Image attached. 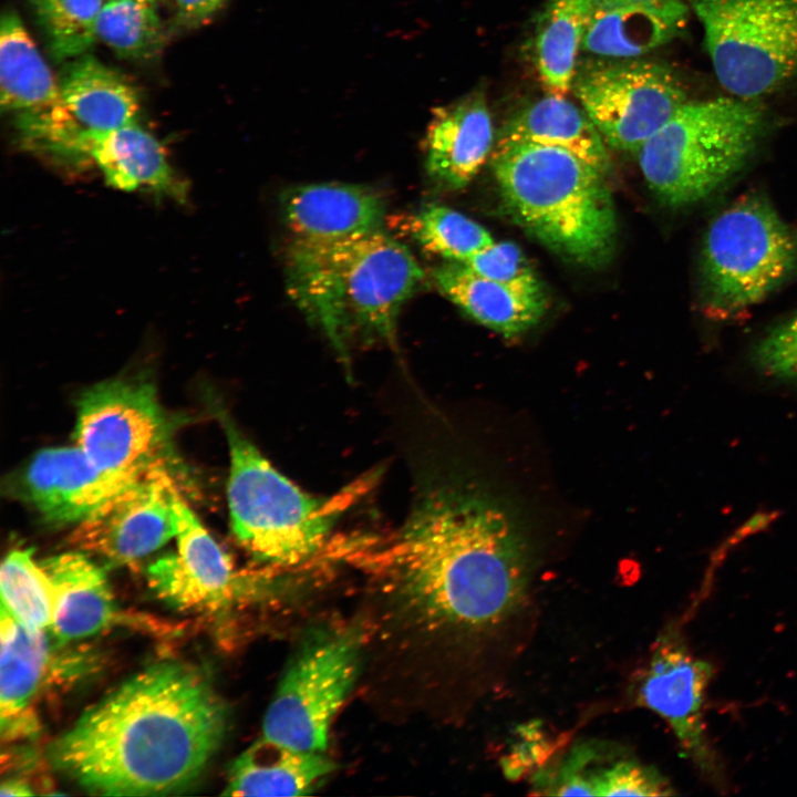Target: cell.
<instances>
[{
  "instance_id": "cell-1",
  "label": "cell",
  "mask_w": 797,
  "mask_h": 797,
  "mask_svg": "<svg viewBox=\"0 0 797 797\" xmlns=\"http://www.w3.org/2000/svg\"><path fill=\"white\" fill-rule=\"evenodd\" d=\"M340 548L394 613L425 635H488L527 598L529 553L518 525L495 499L469 487L425 490L398 529Z\"/></svg>"
},
{
  "instance_id": "cell-2",
  "label": "cell",
  "mask_w": 797,
  "mask_h": 797,
  "mask_svg": "<svg viewBox=\"0 0 797 797\" xmlns=\"http://www.w3.org/2000/svg\"><path fill=\"white\" fill-rule=\"evenodd\" d=\"M205 675L155 663L87 708L49 748L53 766L91 793H178L203 773L227 728Z\"/></svg>"
},
{
  "instance_id": "cell-3",
  "label": "cell",
  "mask_w": 797,
  "mask_h": 797,
  "mask_svg": "<svg viewBox=\"0 0 797 797\" xmlns=\"http://www.w3.org/2000/svg\"><path fill=\"white\" fill-rule=\"evenodd\" d=\"M288 293L348 360L354 340L392 342L400 311L423 280L412 252L383 229L337 240L292 238Z\"/></svg>"
},
{
  "instance_id": "cell-4",
  "label": "cell",
  "mask_w": 797,
  "mask_h": 797,
  "mask_svg": "<svg viewBox=\"0 0 797 797\" xmlns=\"http://www.w3.org/2000/svg\"><path fill=\"white\" fill-rule=\"evenodd\" d=\"M507 213L560 257L587 267L608 262L617 219L603 173L553 146L520 144L491 153Z\"/></svg>"
},
{
  "instance_id": "cell-5",
  "label": "cell",
  "mask_w": 797,
  "mask_h": 797,
  "mask_svg": "<svg viewBox=\"0 0 797 797\" xmlns=\"http://www.w3.org/2000/svg\"><path fill=\"white\" fill-rule=\"evenodd\" d=\"M230 452L228 506L232 531L259 562L296 567L317 556L358 487L332 498L311 496L280 474L219 413Z\"/></svg>"
},
{
  "instance_id": "cell-6",
  "label": "cell",
  "mask_w": 797,
  "mask_h": 797,
  "mask_svg": "<svg viewBox=\"0 0 797 797\" xmlns=\"http://www.w3.org/2000/svg\"><path fill=\"white\" fill-rule=\"evenodd\" d=\"M766 126L755 100L686 102L638 149L649 188L665 205L683 207L716 192L749 159Z\"/></svg>"
},
{
  "instance_id": "cell-7",
  "label": "cell",
  "mask_w": 797,
  "mask_h": 797,
  "mask_svg": "<svg viewBox=\"0 0 797 797\" xmlns=\"http://www.w3.org/2000/svg\"><path fill=\"white\" fill-rule=\"evenodd\" d=\"M700 296L712 319H729L797 273V229L759 193L738 197L711 222L701 253Z\"/></svg>"
},
{
  "instance_id": "cell-8",
  "label": "cell",
  "mask_w": 797,
  "mask_h": 797,
  "mask_svg": "<svg viewBox=\"0 0 797 797\" xmlns=\"http://www.w3.org/2000/svg\"><path fill=\"white\" fill-rule=\"evenodd\" d=\"M714 73L755 100L797 76V0H691Z\"/></svg>"
},
{
  "instance_id": "cell-9",
  "label": "cell",
  "mask_w": 797,
  "mask_h": 797,
  "mask_svg": "<svg viewBox=\"0 0 797 797\" xmlns=\"http://www.w3.org/2000/svg\"><path fill=\"white\" fill-rule=\"evenodd\" d=\"M363 634L328 629L308 638L288 665L263 721V737L306 751H325L331 723L359 672Z\"/></svg>"
},
{
  "instance_id": "cell-10",
  "label": "cell",
  "mask_w": 797,
  "mask_h": 797,
  "mask_svg": "<svg viewBox=\"0 0 797 797\" xmlns=\"http://www.w3.org/2000/svg\"><path fill=\"white\" fill-rule=\"evenodd\" d=\"M572 91L607 145L631 153L687 102L672 69L641 58L577 69Z\"/></svg>"
},
{
  "instance_id": "cell-11",
  "label": "cell",
  "mask_w": 797,
  "mask_h": 797,
  "mask_svg": "<svg viewBox=\"0 0 797 797\" xmlns=\"http://www.w3.org/2000/svg\"><path fill=\"white\" fill-rule=\"evenodd\" d=\"M170 425L152 384L113 380L80 398L75 443L101 469L137 478L166 465Z\"/></svg>"
},
{
  "instance_id": "cell-12",
  "label": "cell",
  "mask_w": 797,
  "mask_h": 797,
  "mask_svg": "<svg viewBox=\"0 0 797 797\" xmlns=\"http://www.w3.org/2000/svg\"><path fill=\"white\" fill-rule=\"evenodd\" d=\"M173 509L177 551L147 569L148 584L159 599L179 611L217 617L268 592L270 577L237 570L178 491Z\"/></svg>"
},
{
  "instance_id": "cell-13",
  "label": "cell",
  "mask_w": 797,
  "mask_h": 797,
  "mask_svg": "<svg viewBox=\"0 0 797 797\" xmlns=\"http://www.w3.org/2000/svg\"><path fill=\"white\" fill-rule=\"evenodd\" d=\"M711 663L696 656L681 631L667 628L656 640L639 682L638 698L672 728L684 757L717 789H725L723 763L704 722Z\"/></svg>"
},
{
  "instance_id": "cell-14",
  "label": "cell",
  "mask_w": 797,
  "mask_h": 797,
  "mask_svg": "<svg viewBox=\"0 0 797 797\" xmlns=\"http://www.w3.org/2000/svg\"><path fill=\"white\" fill-rule=\"evenodd\" d=\"M177 491L167 465L154 467L79 522L71 542L113 563L143 558L176 537Z\"/></svg>"
},
{
  "instance_id": "cell-15",
  "label": "cell",
  "mask_w": 797,
  "mask_h": 797,
  "mask_svg": "<svg viewBox=\"0 0 797 797\" xmlns=\"http://www.w3.org/2000/svg\"><path fill=\"white\" fill-rule=\"evenodd\" d=\"M58 82L69 117L49 142L50 159L81 167L89 162L86 144L92 133L137 122L141 104L136 89L95 56L84 53L68 61Z\"/></svg>"
},
{
  "instance_id": "cell-16",
  "label": "cell",
  "mask_w": 797,
  "mask_h": 797,
  "mask_svg": "<svg viewBox=\"0 0 797 797\" xmlns=\"http://www.w3.org/2000/svg\"><path fill=\"white\" fill-rule=\"evenodd\" d=\"M137 478L101 469L75 445L38 453L23 475V489L46 519L77 525Z\"/></svg>"
},
{
  "instance_id": "cell-17",
  "label": "cell",
  "mask_w": 797,
  "mask_h": 797,
  "mask_svg": "<svg viewBox=\"0 0 797 797\" xmlns=\"http://www.w3.org/2000/svg\"><path fill=\"white\" fill-rule=\"evenodd\" d=\"M495 133L485 94L468 93L432 111L423 151L428 177L439 187L467 186L491 155Z\"/></svg>"
},
{
  "instance_id": "cell-18",
  "label": "cell",
  "mask_w": 797,
  "mask_h": 797,
  "mask_svg": "<svg viewBox=\"0 0 797 797\" xmlns=\"http://www.w3.org/2000/svg\"><path fill=\"white\" fill-rule=\"evenodd\" d=\"M284 224L293 238L337 240L383 229L385 201L375 189L346 183L287 188L280 195Z\"/></svg>"
},
{
  "instance_id": "cell-19",
  "label": "cell",
  "mask_w": 797,
  "mask_h": 797,
  "mask_svg": "<svg viewBox=\"0 0 797 797\" xmlns=\"http://www.w3.org/2000/svg\"><path fill=\"white\" fill-rule=\"evenodd\" d=\"M681 0H593L581 51L607 60L639 59L684 28Z\"/></svg>"
},
{
  "instance_id": "cell-20",
  "label": "cell",
  "mask_w": 797,
  "mask_h": 797,
  "mask_svg": "<svg viewBox=\"0 0 797 797\" xmlns=\"http://www.w3.org/2000/svg\"><path fill=\"white\" fill-rule=\"evenodd\" d=\"M432 276L437 289L453 303L480 324L505 335L534 327L546 310L542 286L503 283L455 261L436 267Z\"/></svg>"
},
{
  "instance_id": "cell-21",
  "label": "cell",
  "mask_w": 797,
  "mask_h": 797,
  "mask_svg": "<svg viewBox=\"0 0 797 797\" xmlns=\"http://www.w3.org/2000/svg\"><path fill=\"white\" fill-rule=\"evenodd\" d=\"M520 144L559 147L603 174L610 169L600 132L581 106L563 96L547 94L516 112L500 127L491 153Z\"/></svg>"
},
{
  "instance_id": "cell-22",
  "label": "cell",
  "mask_w": 797,
  "mask_h": 797,
  "mask_svg": "<svg viewBox=\"0 0 797 797\" xmlns=\"http://www.w3.org/2000/svg\"><path fill=\"white\" fill-rule=\"evenodd\" d=\"M55 592L51 629L61 642L94 635L116 619L115 602L104 571L82 551L40 562Z\"/></svg>"
},
{
  "instance_id": "cell-23",
  "label": "cell",
  "mask_w": 797,
  "mask_h": 797,
  "mask_svg": "<svg viewBox=\"0 0 797 797\" xmlns=\"http://www.w3.org/2000/svg\"><path fill=\"white\" fill-rule=\"evenodd\" d=\"M89 156L108 186L151 192L179 201L186 198V185L167 161L162 144L137 123L93 133Z\"/></svg>"
},
{
  "instance_id": "cell-24",
  "label": "cell",
  "mask_w": 797,
  "mask_h": 797,
  "mask_svg": "<svg viewBox=\"0 0 797 797\" xmlns=\"http://www.w3.org/2000/svg\"><path fill=\"white\" fill-rule=\"evenodd\" d=\"M0 717L2 738L37 728L30 703L48 673L51 654L44 630L24 625L1 607Z\"/></svg>"
},
{
  "instance_id": "cell-25",
  "label": "cell",
  "mask_w": 797,
  "mask_h": 797,
  "mask_svg": "<svg viewBox=\"0 0 797 797\" xmlns=\"http://www.w3.org/2000/svg\"><path fill=\"white\" fill-rule=\"evenodd\" d=\"M0 103L15 121L63 106L58 76L13 10H4L0 22Z\"/></svg>"
},
{
  "instance_id": "cell-26",
  "label": "cell",
  "mask_w": 797,
  "mask_h": 797,
  "mask_svg": "<svg viewBox=\"0 0 797 797\" xmlns=\"http://www.w3.org/2000/svg\"><path fill=\"white\" fill-rule=\"evenodd\" d=\"M334 767L322 753L296 749L262 736L231 765L224 795H309Z\"/></svg>"
},
{
  "instance_id": "cell-27",
  "label": "cell",
  "mask_w": 797,
  "mask_h": 797,
  "mask_svg": "<svg viewBox=\"0 0 797 797\" xmlns=\"http://www.w3.org/2000/svg\"><path fill=\"white\" fill-rule=\"evenodd\" d=\"M593 0H549L538 17L535 63L547 94L567 97L572 91Z\"/></svg>"
},
{
  "instance_id": "cell-28",
  "label": "cell",
  "mask_w": 797,
  "mask_h": 797,
  "mask_svg": "<svg viewBox=\"0 0 797 797\" xmlns=\"http://www.w3.org/2000/svg\"><path fill=\"white\" fill-rule=\"evenodd\" d=\"M96 38L123 59L152 58L164 43L156 0L105 2L99 14Z\"/></svg>"
},
{
  "instance_id": "cell-29",
  "label": "cell",
  "mask_w": 797,
  "mask_h": 797,
  "mask_svg": "<svg viewBox=\"0 0 797 797\" xmlns=\"http://www.w3.org/2000/svg\"><path fill=\"white\" fill-rule=\"evenodd\" d=\"M31 549L13 550L3 559L0 570L2 608L24 625L45 630L51 627L54 607V587L42 568L32 558Z\"/></svg>"
},
{
  "instance_id": "cell-30",
  "label": "cell",
  "mask_w": 797,
  "mask_h": 797,
  "mask_svg": "<svg viewBox=\"0 0 797 797\" xmlns=\"http://www.w3.org/2000/svg\"><path fill=\"white\" fill-rule=\"evenodd\" d=\"M50 53L70 61L97 41L96 23L104 0H29Z\"/></svg>"
},
{
  "instance_id": "cell-31",
  "label": "cell",
  "mask_w": 797,
  "mask_h": 797,
  "mask_svg": "<svg viewBox=\"0 0 797 797\" xmlns=\"http://www.w3.org/2000/svg\"><path fill=\"white\" fill-rule=\"evenodd\" d=\"M408 230L425 251L455 262H464L495 242L483 226L441 205L423 207L410 220Z\"/></svg>"
},
{
  "instance_id": "cell-32",
  "label": "cell",
  "mask_w": 797,
  "mask_h": 797,
  "mask_svg": "<svg viewBox=\"0 0 797 797\" xmlns=\"http://www.w3.org/2000/svg\"><path fill=\"white\" fill-rule=\"evenodd\" d=\"M590 796H667L670 783L654 768L621 758L604 765L593 763L588 775Z\"/></svg>"
},
{
  "instance_id": "cell-33",
  "label": "cell",
  "mask_w": 797,
  "mask_h": 797,
  "mask_svg": "<svg viewBox=\"0 0 797 797\" xmlns=\"http://www.w3.org/2000/svg\"><path fill=\"white\" fill-rule=\"evenodd\" d=\"M485 278L511 286H541L529 260L521 249L509 241L494 242L464 262Z\"/></svg>"
},
{
  "instance_id": "cell-34",
  "label": "cell",
  "mask_w": 797,
  "mask_h": 797,
  "mask_svg": "<svg viewBox=\"0 0 797 797\" xmlns=\"http://www.w3.org/2000/svg\"><path fill=\"white\" fill-rule=\"evenodd\" d=\"M754 362L770 377L797 382V312L758 342Z\"/></svg>"
},
{
  "instance_id": "cell-35",
  "label": "cell",
  "mask_w": 797,
  "mask_h": 797,
  "mask_svg": "<svg viewBox=\"0 0 797 797\" xmlns=\"http://www.w3.org/2000/svg\"><path fill=\"white\" fill-rule=\"evenodd\" d=\"M227 0H175L179 20L188 25L205 22L216 14Z\"/></svg>"
},
{
  "instance_id": "cell-36",
  "label": "cell",
  "mask_w": 797,
  "mask_h": 797,
  "mask_svg": "<svg viewBox=\"0 0 797 797\" xmlns=\"http://www.w3.org/2000/svg\"><path fill=\"white\" fill-rule=\"evenodd\" d=\"M1 796H30L33 795V791L30 790V787L24 784L23 782H20L18 779H9L2 783Z\"/></svg>"
},
{
  "instance_id": "cell-37",
  "label": "cell",
  "mask_w": 797,
  "mask_h": 797,
  "mask_svg": "<svg viewBox=\"0 0 797 797\" xmlns=\"http://www.w3.org/2000/svg\"><path fill=\"white\" fill-rule=\"evenodd\" d=\"M104 1L107 2V1H111V0H104Z\"/></svg>"
}]
</instances>
